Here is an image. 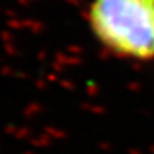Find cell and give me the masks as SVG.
Instances as JSON below:
<instances>
[{
	"label": "cell",
	"instance_id": "obj_1",
	"mask_svg": "<svg viewBox=\"0 0 154 154\" xmlns=\"http://www.w3.org/2000/svg\"><path fill=\"white\" fill-rule=\"evenodd\" d=\"M87 17L93 34L114 54L154 59V0H93Z\"/></svg>",
	"mask_w": 154,
	"mask_h": 154
}]
</instances>
